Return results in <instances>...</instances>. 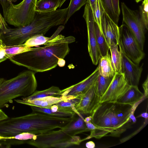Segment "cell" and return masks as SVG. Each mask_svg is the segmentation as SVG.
<instances>
[{
    "label": "cell",
    "instance_id": "1",
    "mask_svg": "<svg viewBox=\"0 0 148 148\" xmlns=\"http://www.w3.org/2000/svg\"><path fill=\"white\" fill-rule=\"evenodd\" d=\"M75 41L71 36L58 35L42 47L16 55L10 60L13 63L36 72H43L55 68L58 60L64 59L70 51L69 44Z\"/></svg>",
    "mask_w": 148,
    "mask_h": 148
},
{
    "label": "cell",
    "instance_id": "2",
    "mask_svg": "<svg viewBox=\"0 0 148 148\" xmlns=\"http://www.w3.org/2000/svg\"><path fill=\"white\" fill-rule=\"evenodd\" d=\"M37 82L35 73L26 71L11 79L0 78V109L9 106L13 100L29 96L36 90Z\"/></svg>",
    "mask_w": 148,
    "mask_h": 148
},
{
    "label": "cell",
    "instance_id": "3",
    "mask_svg": "<svg viewBox=\"0 0 148 148\" xmlns=\"http://www.w3.org/2000/svg\"><path fill=\"white\" fill-rule=\"evenodd\" d=\"M45 31L44 21L36 16L28 25L15 28H7L0 34V38L5 46L20 45L34 35L44 34Z\"/></svg>",
    "mask_w": 148,
    "mask_h": 148
},
{
    "label": "cell",
    "instance_id": "4",
    "mask_svg": "<svg viewBox=\"0 0 148 148\" xmlns=\"http://www.w3.org/2000/svg\"><path fill=\"white\" fill-rule=\"evenodd\" d=\"M37 1V0H23L17 5L10 2L3 17L5 21L17 27L29 25L34 19Z\"/></svg>",
    "mask_w": 148,
    "mask_h": 148
},
{
    "label": "cell",
    "instance_id": "5",
    "mask_svg": "<svg viewBox=\"0 0 148 148\" xmlns=\"http://www.w3.org/2000/svg\"><path fill=\"white\" fill-rule=\"evenodd\" d=\"M115 105L116 103H100L90 115L91 122L96 127V129L90 132L89 136L82 140V141L92 138L99 139L111 133V116Z\"/></svg>",
    "mask_w": 148,
    "mask_h": 148
},
{
    "label": "cell",
    "instance_id": "6",
    "mask_svg": "<svg viewBox=\"0 0 148 148\" xmlns=\"http://www.w3.org/2000/svg\"><path fill=\"white\" fill-rule=\"evenodd\" d=\"M118 46L119 49L127 57L139 64L145 54L140 49L136 39L125 24L119 27Z\"/></svg>",
    "mask_w": 148,
    "mask_h": 148
},
{
    "label": "cell",
    "instance_id": "7",
    "mask_svg": "<svg viewBox=\"0 0 148 148\" xmlns=\"http://www.w3.org/2000/svg\"><path fill=\"white\" fill-rule=\"evenodd\" d=\"M121 7L123 22L129 27L143 51L146 28L139 14L137 11L130 9L124 2L121 3Z\"/></svg>",
    "mask_w": 148,
    "mask_h": 148
},
{
    "label": "cell",
    "instance_id": "8",
    "mask_svg": "<svg viewBox=\"0 0 148 148\" xmlns=\"http://www.w3.org/2000/svg\"><path fill=\"white\" fill-rule=\"evenodd\" d=\"M83 17L87 25L88 53L92 63L97 65L101 56L95 34V22L93 12L90 5L87 3L85 6Z\"/></svg>",
    "mask_w": 148,
    "mask_h": 148
},
{
    "label": "cell",
    "instance_id": "9",
    "mask_svg": "<svg viewBox=\"0 0 148 148\" xmlns=\"http://www.w3.org/2000/svg\"><path fill=\"white\" fill-rule=\"evenodd\" d=\"M130 86L125 79L123 74L115 72L108 88L100 99V103H115Z\"/></svg>",
    "mask_w": 148,
    "mask_h": 148
},
{
    "label": "cell",
    "instance_id": "10",
    "mask_svg": "<svg viewBox=\"0 0 148 148\" xmlns=\"http://www.w3.org/2000/svg\"><path fill=\"white\" fill-rule=\"evenodd\" d=\"M97 87V81L81 96L79 102L75 106L79 113L90 115L100 103L101 97L98 94Z\"/></svg>",
    "mask_w": 148,
    "mask_h": 148
},
{
    "label": "cell",
    "instance_id": "11",
    "mask_svg": "<svg viewBox=\"0 0 148 148\" xmlns=\"http://www.w3.org/2000/svg\"><path fill=\"white\" fill-rule=\"evenodd\" d=\"M134 112L131 106L123 110H118L115 105L111 115L112 131L110 135L117 136L125 131L127 127V124L132 121L130 116L132 114H134Z\"/></svg>",
    "mask_w": 148,
    "mask_h": 148
},
{
    "label": "cell",
    "instance_id": "12",
    "mask_svg": "<svg viewBox=\"0 0 148 148\" xmlns=\"http://www.w3.org/2000/svg\"><path fill=\"white\" fill-rule=\"evenodd\" d=\"M120 51L121 56L120 73L123 74L129 85L138 86L143 70L142 66L133 62Z\"/></svg>",
    "mask_w": 148,
    "mask_h": 148
},
{
    "label": "cell",
    "instance_id": "13",
    "mask_svg": "<svg viewBox=\"0 0 148 148\" xmlns=\"http://www.w3.org/2000/svg\"><path fill=\"white\" fill-rule=\"evenodd\" d=\"M99 75L97 67L89 76L79 83L61 90V96H73L80 98L81 96L87 91L97 82Z\"/></svg>",
    "mask_w": 148,
    "mask_h": 148
},
{
    "label": "cell",
    "instance_id": "14",
    "mask_svg": "<svg viewBox=\"0 0 148 148\" xmlns=\"http://www.w3.org/2000/svg\"><path fill=\"white\" fill-rule=\"evenodd\" d=\"M100 30L109 47L118 45L119 27L109 17L104 10L101 16Z\"/></svg>",
    "mask_w": 148,
    "mask_h": 148
},
{
    "label": "cell",
    "instance_id": "15",
    "mask_svg": "<svg viewBox=\"0 0 148 148\" xmlns=\"http://www.w3.org/2000/svg\"><path fill=\"white\" fill-rule=\"evenodd\" d=\"M144 98V94L139 90L138 86H130L115 103L122 105H128L132 107Z\"/></svg>",
    "mask_w": 148,
    "mask_h": 148
},
{
    "label": "cell",
    "instance_id": "16",
    "mask_svg": "<svg viewBox=\"0 0 148 148\" xmlns=\"http://www.w3.org/2000/svg\"><path fill=\"white\" fill-rule=\"evenodd\" d=\"M64 99V97L49 96L31 100L24 101L22 99H14L16 102L30 106L51 108L53 105L56 104Z\"/></svg>",
    "mask_w": 148,
    "mask_h": 148
},
{
    "label": "cell",
    "instance_id": "17",
    "mask_svg": "<svg viewBox=\"0 0 148 148\" xmlns=\"http://www.w3.org/2000/svg\"><path fill=\"white\" fill-rule=\"evenodd\" d=\"M32 112L45 114L52 116L60 118H71L76 114L74 111L69 109L59 108L56 112H53L51 108L30 106Z\"/></svg>",
    "mask_w": 148,
    "mask_h": 148
},
{
    "label": "cell",
    "instance_id": "18",
    "mask_svg": "<svg viewBox=\"0 0 148 148\" xmlns=\"http://www.w3.org/2000/svg\"><path fill=\"white\" fill-rule=\"evenodd\" d=\"M99 62L98 67L99 74L105 77H113L115 72L112 64L109 52L104 56H101Z\"/></svg>",
    "mask_w": 148,
    "mask_h": 148
},
{
    "label": "cell",
    "instance_id": "19",
    "mask_svg": "<svg viewBox=\"0 0 148 148\" xmlns=\"http://www.w3.org/2000/svg\"><path fill=\"white\" fill-rule=\"evenodd\" d=\"M61 91L58 87L52 86L44 90L35 91L29 96L21 99L24 101H28L49 96L60 97L61 96Z\"/></svg>",
    "mask_w": 148,
    "mask_h": 148
},
{
    "label": "cell",
    "instance_id": "20",
    "mask_svg": "<svg viewBox=\"0 0 148 148\" xmlns=\"http://www.w3.org/2000/svg\"><path fill=\"white\" fill-rule=\"evenodd\" d=\"M62 30L61 28L58 27L50 37H45L42 34L36 35L28 39L21 45L32 47L43 45L49 40L58 36Z\"/></svg>",
    "mask_w": 148,
    "mask_h": 148
},
{
    "label": "cell",
    "instance_id": "21",
    "mask_svg": "<svg viewBox=\"0 0 148 148\" xmlns=\"http://www.w3.org/2000/svg\"><path fill=\"white\" fill-rule=\"evenodd\" d=\"M37 135L28 132H23L14 136H0V141L6 142L12 145H19L26 143L27 141L35 139Z\"/></svg>",
    "mask_w": 148,
    "mask_h": 148
},
{
    "label": "cell",
    "instance_id": "22",
    "mask_svg": "<svg viewBox=\"0 0 148 148\" xmlns=\"http://www.w3.org/2000/svg\"><path fill=\"white\" fill-rule=\"evenodd\" d=\"M59 7V0H39L37 1L35 11L38 12H48Z\"/></svg>",
    "mask_w": 148,
    "mask_h": 148
},
{
    "label": "cell",
    "instance_id": "23",
    "mask_svg": "<svg viewBox=\"0 0 148 148\" xmlns=\"http://www.w3.org/2000/svg\"><path fill=\"white\" fill-rule=\"evenodd\" d=\"M94 28L95 37L101 56H104L109 53V47L99 27L95 22Z\"/></svg>",
    "mask_w": 148,
    "mask_h": 148
},
{
    "label": "cell",
    "instance_id": "24",
    "mask_svg": "<svg viewBox=\"0 0 148 148\" xmlns=\"http://www.w3.org/2000/svg\"><path fill=\"white\" fill-rule=\"evenodd\" d=\"M111 53L112 64L115 72L120 73L121 63V56L119 49L118 45L111 46L109 47Z\"/></svg>",
    "mask_w": 148,
    "mask_h": 148
},
{
    "label": "cell",
    "instance_id": "25",
    "mask_svg": "<svg viewBox=\"0 0 148 148\" xmlns=\"http://www.w3.org/2000/svg\"><path fill=\"white\" fill-rule=\"evenodd\" d=\"M62 96L64 99L56 105L59 108L71 109L78 115H80V114L77 111L75 108V106L79 102L80 98L71 96Z\"/></svg>",
    "mask_w": 148,
    "mask_h": 148
},
{
    "label": "cell",
    "instance_id": "26",
    "mask_svg": "<svg viewBox=\"0 0 148 148\" xmlns=\"http://www.w3.org/2000/svg\"><path fill=\"white\" fill-rule=\"evenodd\" d=\"M5 56L10 59L13 56L23 53L31 50V47L18 45L12 46H5Z\"/></svg>",
    "mask_w": 148,
    "mask_h": 148
},
{
    "label": "cell",
    "instance_id": "27",
    "mask_svg": "<svg viewBox=\"0 0 148 148\" xmlns=\"http://www.w3.org/2000/svg\"><path fill=\"white\" fill-rule=\"evenodd\" d=\"M113 77H105L99 74L97 80V89L98 94L101 97L109 87Z\"/></svg>",
    "mask_w": 148,
    "mask_h": 148
},
{
    "label": "cell",
    "instance_id": "28",
    "mask_svg": "<svg viewBox=\"0 0 148 148\" xmlns=\"http://www.w3.org/2000/svg\"><path fill=\"white\" fill-rule=\"evenodd\" d=\"M105 12L111 19L117 25L119 17L114 12L112 0H100Z\"/></svg>",
    "mask_w": 148,
    "mask_h": 148
},
{
    "label": "cell",
    "instance_id": "29",
    "mask_svg": "<svg viewBox=\"0 0 148 148\" xmlns=\"http://www.w3.org/2000/svg\"><path fill=\"white\" fill-rule=\"evenodd\" d=\"M87 0H71L68 7V12L64 23L66 24L70 18L83 5L86 3Z\"/></svg>",
    "mask_w": 148,
    "mask_h": 148
},
{
    "label": "cell",
    "instance_id": "30",
    "mask_svg": "<svg viewBox=\"0 0 148 148\" xmlns=\"http://www.w3.org/2000/svg\"><path fill=\"white\" fill-rule=\"evenodd\" d=\"M148 0H144L140 6L139 14L145 28L148 29Z\"/></svg>",
    "mask_w": 148,
    "mask_h": 148
},
{
    "label": "cell",
    "instance_id": "31",
    "mask_svg": "<svg viewBox=\"0 0 148 148\" xmlns=\"http://www.w3.org/2000/svg\"><path fill=\"white\" fill-rule=\"evenodd\" d=\"M104 10L100 0H97L95 10L93 12L95 21L101 29V16Z\"/></svg>",
    "mask_w": 148,
    "mask_h": 148
},
{
    "label": "cell",
    "instance_id": "32",
    "mask_svg": "<svg viewBox=\"0 0 148 148\" xmlns=\"http://www.w3.org/2000/svg\"><path fill=\"white\" fill-rule=\"evenodd\" d=\"M13 0H0V4L1 5L3 11L4 17L5 16L10 2H12Z\"/></svg>",
    "mask_w": 148,
    "mask_h": 148
},
{
    "label": "cell",
    "instance_id": "33",
    "mask_svg": "<svg viewBox=\"0 0 148 148\" xmlns=\"http://www.w3.org/2000/svg\"><path fill=\"white\" fill-rule=\"evenodd\" d=\"M113 8L115 12L119 16L120 9L119 5V0H112Z\"/></svg>",
    "mask_w": 148,
    "mask_h": 148
},
{
    "label": "cell",
    "instance_id": "34",
    "mask_svg": "<svg viewBox=\"0 0 148 148\" xmlns=\"http://www.w3.org/2000/svg\"><path fill=\"white\" fill-rule=\"evenodd\" d=\"M7 24L0 13V34L7 28Z\"/></svg>",
    "mask_w": 148,
    "mask_h": 148
},
{
    "label": "cell",
    "instance_id": "35",
    "mask_svg": "<svg viewBox=\"0 0 148 148\" xmlns=\"http://www.w3.org/2000/svg\"><path fill=\"white\" fill-rule=\"evenodd\" d=\"M8 58L5 56V53L4 46L3 45L0 47V63L3 62Z\"/></svg>",
    "mask_w": 148,
    "mask_h": 148
},
{
    "label": "cell",
    "instance_id": "36",
    "mask_svg": "<svg viewBox=\"0 0 148 148\" xmlns=\"http://www.w3.org/2000/svg\"><path fill=\"white\" fill-rule=\"evenodd\" d=\"M143 87L144 90V94L145 98H147L148 95V77L147 76V78L142 85Z\"/></svg>",
    "mask_w": 148,
    "mask_h": 148
},
{
    "label": "cell",
    "instance_id": "37",
    "mask_svg": "<svg viewBox=\"0 0 148 148\" xmlns=\"http://www.w3.org/2000/svg\"><path fill=\"white\" fill-rule=\"evenodd\" d=\"M97 0H87V2L90 5L93 12L95 9Z\"/></svg>",
    "mask_w": 148,
    "mask_h": 148
},
{
    "label": "cell",
    "instance_id": "38",
    "mask_svg": "<svg viewBox=\"0 0 148 148\" xmlns=\"http://www.w3.org/2000/svg\"><path fill=\"white\" fill-rule=\"evenodd\" d=\"M8 118V116L1 109H0V121Z\"/></svg>",
    "mask_w": 148,
    "mask_h": 148
},
{
    "label": "cell",
    "instance_id": "39",
    "mask_svg": "<svg viewBox=\"0 0 148 148\" xmlns=\"http://www.w3.org/2000/svg\"><path fill=\"white\" fill-rule=\"evenodd\" d=\"M11 145L5 142L0 141V148H10Z\"/></svg>",
    "mask_w": 148,
    "mask_h": 148
},
{
    "label": "cell",
    "instance_id": "40",
    "mask_svg": "<svg viewBox=\"0 0 148 148\" xmlns=\"http://www.w3.org/2000/svg\"><path fill=\"white\" fill-rule=\"evenodd\" d=\"M86 146L88 148H94L95 147V144L92 141H89L86 143Z\"/></svg>",
    "mask_w": 148,
    "mask_h": 148
},
{
    "label": "cell",
    "instance_id": "41",
    "mask_svg": "<svg viewBox=\"0 0 148 148\" xmlns=\"http://www.w3.org/2000/svg\"><path fill=\"white\" fill-rule=\"evenodd\" d=\"M65 64V60L63 59L60 58L58 61V65L60 67H63Z\"/></svg>",
    "mask_w": 148,
    "mask_h": 148
},
{
    "label": "cell",
    "instance_id": "42",
    "mask_svg": "<svg viewBox=\"0 0 148 148\" xmlns=\"http://www.w3.org/2000/svg\"><path fill=\"white\" fill-rule=\"evenodd\" d=\"M139 117H142L145 118L146 119H147L148 117V113L147 112L143 113L137 117V118Z\"/></svg>",
    "mask_w": 148,
    "mask_h": 148
},
{
    "label": "cell",
    "instance_id": "43",
    "mask_svg": "<svg viewBox=\"0 0 148 148\" xmlns=\"http://www.w3.org/2000/svg\"><path fill=\"white\" fill-rule=\"evenodd\" d=\"M66 0H59V7L60 8Z\"/></svg>",
    "mask_w": 148,
    "mask_h": 148
},
{
    "label": "cell",
    "instance_id": "44",
    "mask_svg": "<svg viewBox=\"0 0 148 148\" xmlns=\"http://www.w3.org/2000/svg\"><path fill=\"white\" fill-rule=\"evenodd\" d=\"M3 45V44L2 41L0 38V47Z\"/></svg>",
    "mask_w": 148,
    "mask_h": 148
},
{
    "label": "cell",
    "instance_id": "45",
    "mask_svg": "<svg viewBox=\"0 0 148 148\" xmlns=\"http://www.w3.org/2000/svg\"><path fill=\"white\" fill-rule=\"evenodd\" d=\"M136 2L138 3L142 1V0H135Z\"/></svg>",
    "mask_w": 148,
    "mask_h": 148
},
{
    "label": "cell",
    "instance_id": "46",
    "mask_svg": "<svg viewBox=\"0 0 148 148\" xmlns=\"http://www.w3.org/2000/svg\"><path fill=\"white\" fill-rule=\"evenodd\" d=\"M17 0H13L12 1L15 2H16Z\"/></svg>",
    "mask_w": 148,
    "mask_h": 148
}]
</instances>
